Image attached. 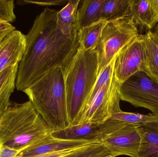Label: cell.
<instances>
[{"label": "cell", "mask_w": 158, "mask_h": 157, "mask_svg": "<svg viewBox=\"0 0 158 157\" xmlns=\"http://www.w3.org/2000/svg\"><path fill=\"white\" fill-rule=\"evenodd\" d=\"M96 142L89 141H66L53 137L51 134L21 151V157H33L41 155L74 150Z\"/></svg>", "instance_id": "11"}, {"label": "cell", "mask_w": 158, "mask_h": 157, "mask_svg": "<svg viewBox=\"0 0 158 157\" xmlns=\"http://www.w3.org/2000/svg\"><path fill=\"white\" fill-rule=\"evenodd\" d=\"M137 128L141 138L137 157H158V120Z\"/></svg>", "instance_id": "14"}, {"label": "cell", "mask_w": 158, "mask_h": 157, "mask_svg": "<svg viewBox=\"0 0 158 157\" xmlns=\"http://www.w3.org/2000/svg\"><path fill=\"white\" fill-rule=\"evenodd\" d=\"M109 155L102 145L94 143L75 149L61 157H104Z\"/></svg>", "instance_id": "22"}, {"label": "cell", "mask_w": 158, "mask_h": 157, "mask_svg": "<svg viewBox=\"0 0 158 157\" xmlns=\"http://www.w3.org/2000/svg\"><path fill=\"white\" fill-rule=\"evenodd\" d=\"M57 12L44 8L26 35V49L16 83L19 91H23L53 69L63 67L78 49V35L68 36L62 32L57 24Z\"/></svg>", "instance_id": "1"}, {"label": "cell", "mask_w": 158, "mask_h": 157, "mask_svg": "<svg viewBox=\"0 0 158 157\" xmlns=\"http://www.w3.org/2000/svg\"><path fill=\"white\" fill-rule=\"evenodd\" d=\"M152 31L153 32L154 37L156 39V41L158 43V23L154 27V30H152Z\"/></svg>", "instance_id": "29"}, {"label": "cell", "mask_w": 158, "mask_h": 157, "mask_svg": "<svg viewBox=\"0 0 158 157\" xmlns=\"http://www.w3.org/2000/svg\"><path fill=\"white\" fill-rule=\"evenodd\" d=\"M128 17L143 33L152 30L156 23L150 0H130Z\"/></svg>", "instance_id": "12"}, {"label": "cell", "mask_w": 158, "mask_h": 157, "mask_svg": "<svg viewBox=\"0 0 158 157\" xmlns=\"http://www.w3.org/2000/svg\"><path fill=\"white\" fill-rule=\"evenodd\" d=\"M23 91L52 131L70 126L62 67L53 69Z\"/></svg>", "instance_id": "3"}, {"label": "cell", "mask_w": 158, "mask_h": 157, "mask_svg": "<svg viewBox=\"0 0 158 157\" xmlns=\"http://www.w3.org/2000/svg\"><path fill=\"white\" fill-rule=\"evenodd\" d=\"M52 131L30 100L15 104L0 119V145L23 151Z\"/></svg>", "instance_id": "4"}, {"label": "cell", "mask_w": 158, "mask_h": 157, "mask_svg": "<svg viewBox=\"0 0 158 157\" xmlns=\"http://www.w3.org/2000/svg\"><path fill=\"white\" fill-rule=\"evenodd\" d=\"M130 0H106L101 10V20L107 22L127 17Z\"/></svg>", "instance_id": "20"}, {"label": "cell", "mask_w": 158, "mask_h": 157, "mask_svg": "<svg viewBox=\"0 0 158 157\" xmlns=\"http://www.w3.org/2000/svg\"><path fill=\"white\" fill-rule=\"evenodd\" d=\"M107 23L106 21L101 20L79 30V48L83 50H94Z\"/></svg>", "instance_id": "19"}, {"label": "cell", "mask_w": 158, "mask_h": 157, "mask_svg": "<svg viewBox=\"0 0 158 157\" xmlns=\"http://www.w3.org/2000/svg\"><path fill=\"white\" fill-rule=\"evenodd\" d=\"M19 65L8 67L0 73V119L10 106V97L15 88Z\"/></svg>", "instance_id": "17"}, {"label": "cell", "mask_w": 158, "mask_h": 157, "mask_svg": "<svg viewBox=\"0 0 158 157\" xmlns=\"http://www.w3.org/2000/svg\"><path fill=\"white\" fill-rule=\"evenodd\" d=\"M2 40H0V43H1V42L2 41Z\"/></svg>", "instance_id": "31"}, {"label": "cell", "mask_w": 158, "mask_h": 157, "mask_svg": "<svg viewBox=\"0 0 158 157\" xmlns=\"http://www.w3.org/2000/svg\"><path fill=\"white\" fill-rule=\"evenodd\" d=\"M144 59L143 34L139 35L124 47L116 57L114 75L117 82L123 83L138 72Z\"/></svg>", "instance_id": "9"}, {"label": "cell", "mask_w": 158, "mask_h": 157, "mask_svg": "<svg viewBox=\"0 0 158 157\" xmlns=\"http://www.w3.org/2000/svg\"><path fill=\"white\" fill-rule=\"evenodd\" d=\"M120 96L121 100L158 116V84L143 72H138L122 84Z\"/></svg>", "instance_id": "8"}, {"label": "cell", "mask_w": 158, "mask_h": 157, "mask_svg": "<svg viewBox=\"0 0 158 157\" xmlns=\"http://www.w3.org/2000/svg\"><path fill=\"white\" fill-rule=\"evenodd\" d=\"M80 0H69L56 15L57 24L62 32L68 36H76L78 31L76 28V18Z\"/></svg>", "instance_id": "18"}, {"label": "cell", "mask_w": 158, "mask_h": 157, "mask_svg": "<svg viewBox=\"0 0 158 157\" xmlns=\"http://www.w3.org/2000/svg\"><path fill=\"white\" fill-rule=\"evenodd\" d=\"M68 150L66 151H61V152H56V153H51V154H46V155H41L36 156L33 157H61L69 153L72 152L73 150ZM17 157H21L19 155Z\"/></svg>", "instance_id": "27"}, {"label": "cell", "mask_w": 158, "mask_h": 157, "mask_svg": "<svg viewBox=\"0 0 158 157\" xmlns=\"http://www.w3.org/2000/svg\"><path fill=\"white\" fill-rule=\"evenodd\" d=\"M144 59L141 68L151 80L158 84V44L152 30L143 34Z\"/></svg>", "instance_id": "13"}, {"label": "cell", "mask_w": 158, "mask_h": 157, "mask_svg": "<svg viewBox=\"0 0 158 157\" xmlns=\"http://www.w3.org/2000/svg\"><path fill=\"white\" fill-rule=\"evenodd\" d=\"M110 119L134 124L136 126H142L158 120V116L152 113H149L148 115L135 114L131 112H125L121 110L120 111L113 114Z\"/></svg>", "instance_id": "21"}, {"label": "cell", "mask_w": 158, "mask_h": 157, "mask_svg": "<svg viewBox=\"0 0 158 157\" xmlns=\"http://www.w3.org/2000/svg\"><path fill=\"white\" fill-rule=\"evenodd\" d=\"M22 150L0 145V157H17Z\"/></svg>", "instance_id": "24"}, {"label": "cell", "mask_w": 158, "mask_h": 157, "mask_svg": "<svg viewBox=\"0 0 158 157\" xmlns=\"http://www.w3.org/2000/svg\"><path fill=\"white\" fill-rule=\"evenodd\" d=\"M69 0H50V1H23L24 3L35 4L40 6L63 5Z\"/></svg>", "instance_id": "25"}, {"label": "cell", "mask_w": 158, "mask_h": 157, "mask_svg": "<svg viewBox=\"0 0 158 157\" xmlns=\"http://www.w3.org/2000/svg\"></svg>", "instance_id": "32"}, {"label": "cell", "mask_w": 158, "mask_h": 157, "mask_svg": "<svg viewBox=\"0 0 158 157\" xmlns=\"http://www.w3.org/2000/svg\"><path fill=\"white\" fill-rule=\"evenodd\" d=\"M106 0H84L78 9L76 28L78 31L101 21V10Z\"/></svg>", "instance_id": "16"}, {"label": "cell", "mask_w": 158, "mask_h": 157, "mask_svg": "<svg viewBox=\"0 0 158 157\" xmlns=\"http://www.w3.org/2000/svg\"><path fill=\"white\" fill-rule=\"evenodd\" d=\"M26 47V35L19 30L10 32L0 43V73L8 67L19 64Z\"/></svg>", "instance_id": "10"}, {"label": "cell", "mask_w": 158, "mask_h": 157, "mask_svg": "<svg viewBox=\"0 0 158 157\" xmlns=\"http://www.w3.org/2000/svg\"><path fill=\"white\" fill-rule=\"evenodd\" d=\"M104 157H112L110 155H109L107 156Z\"/></svg>", "instance_id": "30"}, {"label": "cell", "mask_w": 158, "mask_h": 157, "mask_svg": "<svg viewBox=\"0 0 158 157\" xmlns=\"http://www.w3.org/2000/svg\"><path fill=\"white\" fill-rule=\"evenodd\" d=\"M13 0H0V20L11 23L16 19Z\"/></svg>", "instance_id": "23"}, {"label": "cell", "mask_w": 158, "mask_h": 157, "mask_svg": "<svg viewBox=\"0 0 158 157\" xmlns=\"http://www.w3.org/2000/svg\"><path fill=\"white\" fill-rule=\"evenodd\" d=\"M15 29V27L11 23L0 20V40H3L6 36Z\"/></svg>", "instance_id": "26"}, {"label": "cell", "mask_w": 158, "mask_h": 157, "mask_svg": "<svg viewBox=\"0 0 158 157\" xmlns=\"http://www.w3.org/2000/svg\"><path fill=\"white\" fill-rule=\"evenodd\" d=\"M98 127L99 126L86 124H78L52 131L51 134L53 137L60 140L98 143L97 139Z\"/></svg>", "instance_id": "15"}, {"label": "cell", "mask_w": 158, "mask_h": 157, "mask_svg": "<svg viewBox=\"0 0 158 157\" xmlns=\"http://www.w3.org/2000/svg\"><path fill=\"white\" fill-rule=\"evenodd\" d=\"M139 35L138 29L128 17L106 23L94 49L98 55V76L118 53Z\"/></svg>", "instance_id": "6"}, {"label": "cell", "mask_w": 158, "mask_h": 157, "mask_svg": "<svg viewBox=\"0 0 158 157\" xmlns=\"http://www.w3.org/2000/svg\"><path fill=\"white\" fill-rule=\"evenodd\" d=\"M156 23H158V0H150Z\"/></svg>", "instance_id": "28"}, {"label": "cell", "mask_w": 158, "mask_h": 157, "mask_svg": "<svg viewBox=\"0 0 158 157\" xmlns=\"http://www.w3.org/2000/svg\"><path fill=\"white\" fill-rule=\"evenodd\" d=\"M64 79L68 115L70 126L76 124L98 77V55L94 50L78 48L62 67Z\"/></svg>", "instance_id": "2"}, {"label": "cell", "mask_w": 158, "mask_h": 157, "mask_svg": "<svg viewBox=\"0 0 158 157\" xmlns=\"http://www.w3.org/2000/svg\"><path fill=\"white\" fill-rule=\"evenodd\" d=\"M97 141L112 157H137L141 138L136 125L110 119L98 127Z\"/></svg>", "instance_id": "5"}, {"label": "cell", "mask_w": 158, "mask_h": 157, "mask_svg": "<svg viewBox=\"0 0 158 157\" xmlns=\"http://www.w3.org/2000/svg\"><path fill=\"white\" fill-rule=\"evenodd\" d=\"M121 86L113 75L94 96L86 100L75 125L86 124L99 126L120 111Z\"/></svg>", "instance_id": "7"}]
</instances>
